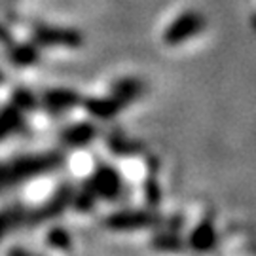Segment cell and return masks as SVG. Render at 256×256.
I'll return each instance as SVG.
<instances>
[{
	"label": "cell",
	"instance_id": "17",
	"mask_svg": "<svg viewBox=\"0 0 256 256\" xmlns=\"http://www.w3.org/2000/svg\"><path fill=\"white\" fill-rule=\"evenodd\" d=\"M95 198H97V194L93 192V188L86 186V188L80 190V192H74L70 205H74V209L76 210L88 212V210L93 209V205H95Z\"/></svg>",
	"mask_w": 256,
	"mask_h": 256
},
{
	"label": "cell",
	"instance_id": "20",
	"mask_svg": "<svg viewBox=\"0 0 256 256\" xmlns=\"http://www.w3.org/2000/svg\"><path fill=\"white\" fill-rule=\"evenodd\" d=\"M144 200L150 207H156L162 200V188L154 178V174H148L146 182H144Z\"/></svg>",
	"mask_w": 256,
	"mask_h": 256
},
{
	"label": "cell",
	"instance_id": "1",
	"mask_svg": "<svg viewBox=\"0 0 256 256\" xmlns=\"http://www.w3.org/2000/svg\"><path fill=\"white\" fill-rule=\"evenodd\" d=\"M64 164V154L61 152H44L16 158L8 164H0V188L16 186L30 180L38 174L52 173Z\"/></svg>",
	"mask_w": 256,
	"mask_h": 256
},
{
	"label": "cell",
	"instance_id": "2",
	"mask_svg": "<svg viewBox=\"0 0 256 256\" xmlns=\"http://www.w3.org/2000/svg\"><path fill=\"white\" fill-rule=\"evenodd\" d=\"M165 220L156 214L152 210H142V209H126V210H116L110 216H106L104 226L116 232H129V230H144V228H154V226H162Z\"/></svg>",
	"mask_w": 256,
	"mask_h": 256
},
{
	"label": "cell",
	"instance_id": "8",
	"mask_svg": "<svg viewBox=\"0 0 256 256\" xmlns=\"http://www.w3.org/2000/svg\"><path fill=\"white\" fill-rule=\"evenodd\" d=\"M42 102L50 112H63L82 102V97L72 90H48L42 97Z\"/></svg>",
	"mask_w": 256,
	"mask_h": 256
},
{
	"label": "cell",
	"instance_id": "22",
	"mask_svg": "<svg viewBox=\"0 0 256 256\" xmlns=\"http://www.w3.org/2000/svg\"><path fill=\"white\" fill-rule=\"evenodd\" d=\"M0 44H6V46L12 44V32H10V28L6 27V25H2V23H0Z\"/></svg>",
	"mask_w": 256,
	"mask_h": 256
},
{
	"label": "cell",
	"instance_id": "9",
	"mask_svg": "<svg viewBox=\"0 0 256 256\" xmlns=\"http://www.w3.org/2000/svg\"><path fill=\"white\" fill-rule=\"evenodd\" d=\"M214 243H216V232L210 220L200 222L188 238V247L194 248L196 252H207L214 247Z\"/></svg>",
	"mask_w": 256,
	"mask_h": 256
},
{
	"label": "cell",
	"instance_id": "21",
	"mask_svg": "<svg viewBox=\"0 0 256 256\" xmlns=\"http://www.w3.org/2000/svg\"><path fill=\"white\" fill-rule=\"evenodd\" d=\"M8 256H44V254H38L34 250H28V248H23V247H14L10 248Z\"/></svg>",
	"mask_w": 256,
	"mask_h": 256
},
{
	"label": "cell",
	"instance_id": "11",
	"mask_svg": "<svg viewBox=\"0 0 256 256\" xmlns=\"http://www.w3.org/2000/svg\"><path fill=\"white\" fill-rule=\"evenodd\" d=\"M144 92V84L137 80V78H122L112 86V97H116L124 106L131 104L133 101H137L138 97Z\"/></svg>",
	"mask_w": 256,
	"mask_h": 256
},
{
	"label": "cell",
	"instance_id": "14",
	"mask_svg": "<svg viewBox=\"0 0 256 256\" xmlns=\"http://www.w3.org/2000/svg\"><path fill=\"white\" fill-rule=\"evenodd\" d=\"M150 245H152V248L160 250V252H182L184 248H186L180 236L176 232H171V230L156 234Z\"/></svg>",
	"mask_w": 256,
	"mask_h": 256
},
{
	"label": "cell",
	"instance_id": "18",
	"mask_svg": "<svg viewBox=\"0 0 256 256\" xmlns=\"http://www.w3.org/2000/svg\"><path fill=\"white\" fill-rule=\"evenodd\" d=\"M48 245L54 248H59V250H66V248H70V234L64 228L50 230V234H48Z\"/></svg>",
	"mask_w": 256,
	"mask_h": 256
},
{
	"label": "cell",
	"instance_id": "5",
	"mask_svg": "<svg viewBox=\"0 0 256 256\" xmlns=\"http://www.w3.org/2000/svg\"><path fill=\"white\" fill-rule=\"evenodd\" d=\"M34 42L40 46H61V48H78L82 46L84 38L78 30L64 27H50L40 25L32 32Z\"/></svg>",
	"mask_w": 256,
	"mask_h": 256
},
{
	"label": "cell",
	"instance_id": "6",
	"mask_svg": "<svg viewBox=\"0 0 256 256\" xmlns=\"http://www.w3.org/2000/svg\"><path fill=\"white\" fill-rule=\"evenodd\" d=\"M92 188L99 198L116 200L120 196V190H122V176H120V173L114 167L101 165V167L93 173Z\"/></svg>",
	"mask_w": 256,
	"mask_h": 256
},
{
	"label": "cell",
	"instance_id": "7",
	"mask_svg": "<svg viewBox=\"0 0 256 256\" xmlns=\"http://www.w3.org/2000/svg\"><path fill=\"white\" fill-rule=\"evenodd\" d=\"M95 137H97V128H95L93 124H88V122L68 126V128H64L63 133H61L63 144H66V146H70V148L86 146V144H90Z\"/></svg>",
	"mask_w": 256,
	"mask_h": 256
},
{
	"label": "cell",
	"instance_id": "4",
	"mask_svg": "<svg viewBox=\"0 0 256 256\" xmlns=\"http://www.w3.org/2000/svg\"><path fill=\"white\" fill-rule=\"evenodd\" d=\"M205 28V19L198 12H186L174 19L164 32V42L169 46H178L186 42L188 38L200 34Z\"/></svg>",
	"mask_w": 256,
	"mask_h": 256
},
{
	"label": "cell",
	"instance_id": "10",
	"mask_svg": "<svg viewBox=\"0 0 256 256\" xmlns=\"http://www.w3.org/2000/svg\"><path fill=\"white\" fill-rule=\"evenodd\" d=\"M86 110L99 120H110L118 114L120 110H124L126 106L116 99V97H92V99H86L84 102Z\"/></svg>",
	"mask_w": 256,
	"mask_h": 256
},
{
	"label": "cell",
	"instance_id": "13",
	"mask_svg": "<svg viewBox=\"0 0 256 256\" xmlns=\"http://www.w3.org/2000/svg\"><path fill=\"white\" fill-rule=\"evenodd\" d=\"M21 122H23V112L18 106L8 104L0 110V140H4L12 133H16L21 126Z\"/></svg>",
	"mask_w": 256,
	"mask_h": 256
},
{
	"label": "cell",
	"instance_id": "12",
	"mask_svg": "<svg viewBox=\"0 0 256 256\" xmlns=\"http://www.w3.org/2000/svg\"><path fill=\"white\" fill-rule=\"evenodd\" d=\"M38 50L34 44H10V52H8V59L12 64L16 66H30L38 61Z\"/></svg>",
	"mask_w": 256,
	"mask_h": 256
},
{
	"label": "cell",
	"instance_id": "23",
	"mask_svg": "<svg viewBox=\"0 0 256 256\" xmlns=\"http://www.w3.org/2000/svg\"><path fill=\"white\" fill-rule=\"evenodd\" d=\"M4 80H6V76H4V72L0 70V84H4Z\"/></svg>",
	"mask_w": 256,
	"mask_h": 256
},
{
	"label": "cell",
	"instance_id": "15",
	"mask_svg": "<svg viewBox=\"0 0 256 256\" xmlns=\"http://www.w3.org/2000/svg\"><path fill=\"white\" fill-rule=\"evenodd\" d=\"M108 148L114 152L116 156H135L142 152V144L137 142V140H131L128 138L124 133H112L108 137Z\"/></svg>",
	"mask_w": 256,
	"mask_h": 256
},
{
	"label": "cell",
	"instance_id": "3",
	"mask_svg": "<svg viewBox=\"0 0 256 256\" xmlns=\"http://www.w3.org/2000/svg\"><path fill=\"white\" fill-rule=\"evenodd\" d=\"M72 196H74V190L68 186V184L59 186V188L55 190L54 196H52L44 205H40V207H36L34 210H30V212L25 214V224H32V226H36V224H40V222L57 218V216H59V214H63L64 209L70 205Z\"/></svg>",
	"mask_w": 256,
	"mask_h": 256
},
{
	"label": "cell",
	"instance_id": "19",
	"mask_svg": "<svg viewBox=\"0 0 256 256\" xmlns=\"http://www.w3.org/2000/svg\"><path fill=\"white\" fill-rule=\"evenodd\" d=\"M12 104L18 106L21 112H23V110H32L36 106V99H34V95L28 92V90L19 88V90H16L14 95H12Z\"/></svg>",
	"mask_w": 256,
	"mask_h": 256
},
{
	"label": "cell",
	"instance_id": "16",
	"mask_svg": "<svg viewBox=\"0 0 256 256\" xmlns=\"http://www.w3.org/2000/svg\"><path fill=\"white\" fill-rule=\"evenodd\" d=\"M25 214L27 210L21 207H8V209L0 210V241L10 230H14L19 224H25Z\"/></svg>",
	"mask_w": 256,
	"mask_h": 256
}]
</instances>
